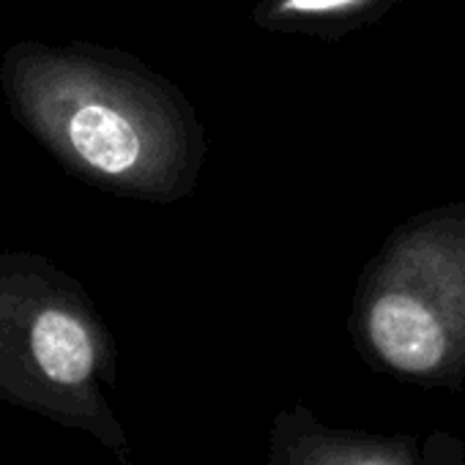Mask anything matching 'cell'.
<instances>
[{"label":"cell","mask_w":465,"mask_h":465,"mask_svg":"<svg viewBox=\"0 0 465 465\" xmlns=\"http://www.w3.org/2000/svg\"><path fill=\"white\" fill-rule=\"evenodd\" d=\"M0 94L12 118L85 183L170 200L194 175L197 132L183 102L115 50L15 42L0 58Z\"/></svg>","instance_id":"obj_1"},{"label":"cell","mask_w":465,"mask_h":465,"mask_svg":"<svg viewBox=\"0 0 465 465\" xmlns=\"http://www.w3.org/2000/svg\"><path fill=\"white\" fill-rule=\"evenodd\" d=\"M113 386L115 342L85 288L42 252L0 250V402L126 460Z\"/></svg>","instance_id":"obj_2"},{"label":"cell","mask_w":465,"mask_h":465,"mask_svg":"<svg viewBox=\"0 0 465 465\" xmlns=\"http://www.w3.org/2000/svg\"><path fill=\"white\" fill-rule=\"evenodd\" d=\"M367 351L386 370L430 381L465 378V213L408 224L372 263L356 312Z\"/></svg>","instance_id":"obj_3"},{"label":"cell","mask_w":465,"mask_h":465,"mask_svg":"<svg viewBox=\"0 0 465 465\" xmlns=\"http://www.w3.org/2000/svg\"><path fill=\"white\" fill-rule=\"evenodd\" d=\"M266 465H465V449L446 432L372 435L329 427L296 405L277 413Z\"/></svg>","instance_id":"obj_4"},{"label":"cell","mask_w":465,"mask_h":465,"mask_svg":"<svg viewBox=\"0 0 465 465\" xmlns=\"http://www.w3.org/2000/svg\"><path fill=\"white\" fill-rule=\"evenodd\" d=\"M359 4L364 0H285V9L291 15H337Z\"/></svg>","instance_id":"obj_5"}]
</instances>
